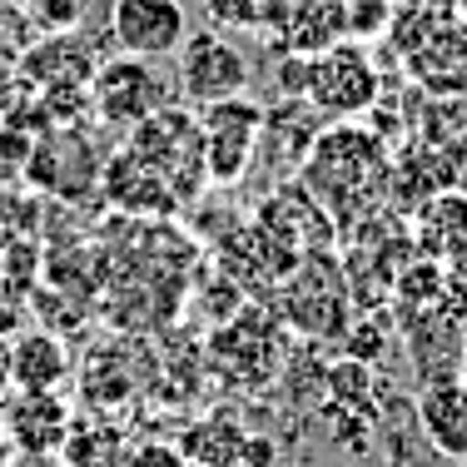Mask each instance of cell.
Here are the masks:
<instances>
[{
    "instance_id": "cell-1",
    "label": "cell",
    "mask_w": 467,
    "mask_h": 467,
    "mask_svg": "<svg viewBox=\"0 0 467 467\" xmlns=\"http://www.w3.org/2000/svg\"><path fill=\"white\" fill-rule=\"evenodd\" d=\"M298 184L308 189L333 229H363L383 219L393 199V150L378 130L353 125H324L298 164Z\"/></svg>"
},
{
    "instance_id": "cell-2",
    "label": "cell",
    "mask_w": 467,
    "mask_h": 467,
    "mask_svg": "<svg viewBox=\"0 0 467 467\" xmlns=\"http://www.w3.org/2000/svg\"><path fill=\"white\" fill-rule=\"evenodd\" d=\"M125 154L150 174V180H160L164 189H170L180 209L194 204L199 189L209 184L199 119H194V109H184V105H170V109H160V115H150L140 130H130Z\"/></svg>"
},
{
    "instance_id": "cell-3",
    "label": "cell",
    "mask_w": 467,
    "mask_h": 467,
    "mask_svg": "<svg viewBox=\"0 0 467 467\" xmlns=\"http://www.w3.org/2000/svg\"><path fill=\"white\" fill-rule=\"evenodd\" d=\"M378 90H383V80H378L373 55L358 40H338V46L304 60V90H298V99L324 125H353L358 115H368L378 105Z\"/></svg>"
},
{
    "instance_id": "cell-4",
    "label": "cell",
    "mask_w": 467,
    "mask_h": 467,
    "mask_svg": "<svg viewBox=\"0 0 467 467\" xmlns=\"http://www.w3.org/2000/svg\"><path fill=\"white\" fill-rule=\"evenodd\" d=\"M170 90L174 85L164 80V70L154 60H135V55H115V60L95 65L90 75V105L99 115L105 130H140L150 115L170 109Z\"/></svg>"
},
{
    "instance_id": "cell-5",
    "label": "cell",
    "mask_w": 467,
    "mask_h": 467,
    "mask_svg": "<svg viewBox=\"0 0 467 467\" xmlns=\"http://www.w3.org/2000/svg\"><path fill=\"white\" fill-rule=\"evenodd\" d=\"M249 55L234 46L219 30H194V36L174 55V90H180L184 109H204L219 99L249 95Z\"/></svg>"
},
{
    "instance_id": "cell-6",
    "label": "cell",
    "mask_w": 467,
    "mask_h": 467,
    "mask_svg": "<svg viewBox=\"0 0 467 467\" xmlns=\"http://www.w3.org/2000/svg\"><path fill=\"white\" fill-rule=\"evenodd\" d=\"M199 119V140H204V170L209 184H239L249 174L254 154L264 144V119L269 109L259 99L239 95V99H219V105L194 109Z\"/></svg>"
},
{
    "instance_id": "cell-7",
    "label": "cell",
    "mask_w": 467,
    "mask_h": 467,
    "mask_svg": "<svg viewBox=\"0 0 467 467\" xmlns=\"http://www.w3.org/2000/svg\"><path fill=\"white\" fill-rule=\"evenodd\" d=\"M109 40L135 60H170L189 40V10L180 0H109Z\"/></svg>"
},
{
    "instance_id": "cell-8",
    "label": "cell",
    "mask_w": 467,
    "mask_h": 467,
    "mask_svg": "<svg viewBox=\"0 0 467 467\" xmlns=\"http://www.w3.org/2000/svg\"><path fill=\"white\" fill-rule=\"evenodd\" d=\"M284 318L298 333L314 338H338L348 328V288H343L338 269L328 264V254H308L284 284Z\"/></svg>"
},
{
    "instance_id": "cell-9",
    "label": "cell",
    "mask_w": 467,
    "mask_h": 467,
    "mask_svg": "<svg viewBox=\"0 0 467 467\" xmlns=\"http://www.w3.org/2000/svg\"><path fill=\"white\" fill-rule=\"evenodd\" d=\"M259 30L279 46V55H318L348 40V5L343 0H269Z\"/></svg>"
},
{
    "instance_id": "cell-10",
    "label": "cell",
    "mask_w": 467,
    "mask_h": 467,
    "mask_svg": "<svg viewBox=\"0 0 467 467\" xmlns=\"http://www.w3.org/2000/svg\"><path fill=\"white\" fill-rule=\"evenodd\" d=\"M408 234H413L418 259L448 274L467 269V189H442L428 204H418L408 219Z\"/></svg>"
},
{
    "instance_id": "cell-11",
    "label": "cell",
    "mask_w": 467,
    "mask_h": 467,
    "mask_svg": "<svg viewBox=\"0 0 467 467\" xmlns=\"http://www.w3.org/2000/svg\"><path fill=\"white\" fill-rule=\"evenodd\" d=\"M408 75L418 80L422 95L432 99H467V16L448 20L428 46L408 55Z\"/></svg>"
},
{
    "instance_id": "cell-12",
    "label": "cell",
    "mask_w": 467,
    "mask_h": 467,
    "mask_svg": "<svg viewBox=\"0 0 467 467\" xmlns=\"http://www.w3.org/2000/svg\"><path fill=\"white\" fill-rule=\"evenodd\" d=\"M418 428L448 462H467V378H432L418 393Z\"/></svg>"
},
{
    "instance_id": "cell-13",
    "label": "cell",
    "mask_w": 467,
    "mask_h": 467,
    "mask_svg": "<svg viewBox=\"0 0 467 467\" xmlns=\"http://www.w3.org/2000/svg\"><path fill=\"white\" fill-rule=\"evenodd\" d=\"M5 428H10L16 452L46 458V452L65 448V438H70V408H65L55 393H20L16 403H10Z\"/></svg>"
},
{
    "instance_id": "cell-14",
    "label": "cell",
    "mask_w": 467,
    "mask_h": 467,
    "mask_svg": "<svg viewBox=\"0 0 467 467\" xmlns=\"http://www.w3.org/2000/svg\"><path fill=\"white\" fill-rule=\"evenodd\" d=\"M249 438L254 432L234 413H209V418H199V422L184 428L180 452L189 458V467H244V458H249Z\"/></svg>"
},
{
    "instance_id": "cell-15",
    "label": "cell",
    "mask_w": 467,
    "mask_h": 467,
    "mask_svg": "<svg viewBox=\"0 0 467 467\" xmlns=\"http://www.w3.org/2000/svg\"><path fill=\"white\" fill-rule=\"evenodd\" d=\"M70 378V353L55 333H26L10 348V388L20 393H55Z\"/></svg>"
},
{
    "instance_id": "cell-16",
    "label": "cell",
    "mask_w": 467,
    "mask_h": 467,
    "mask_svg": "<svg viewBox=\"0 0 467 467\" xmlns=\"http://www.w3.org/2000/svg\"><path fill=\"white\" fill-rule=\"evenodd\" d=\"M65 458H70V467H125L130 462V442H125V432L109 428V422H85V428L70 422Z\"/></svg>"
},
{
    "instance_id": "cell-17",
    "label": "cell",
    "mask_w": 467,
    "mask_h": 467,
    "mask_svg": "<svg viewBox=\"0 0 467 467\" xmlns=\"http://www.w3.org/2000/svg\"><path fill=\"white\" fill-rule=\"evenodd\" d=\"M199 10L219 36H229V30H259L269 0H199Z\"/></svg>"
},
{
    "instance_id": "cell-18",
    "label": "cell",
    "mask_w": 467,
    "mask_h": 467,
    "mask_svg": "<svg viewBox=\"0 0 467 467\" xmlns=\"http://www.w3.org/2000/svg\"><path fill=\"white\" fill-rule=\"evenodd\" d=\"M125 467H189V458L180 452V442L150 438V442H135V448H130V462Z\"/></svg>"
},
{
    "instance_id": "cell-19",
    "label": "cell",
    "mask_w": 467,
    "mask_h": 467,
    "mask_svg": "<svg viewBox=\"0 0 467 467\" xmlns=\"http://www.w3.org/2000/svg\"><path fill=\"white\" fill-rule=\"evenodd\" d=\"M274 462V442L269 438H249V458H244V467H269Z\"/></svg>"
},
{
    "instance_id": "cell-20",
    "label": "cell",
    "mask_w": 467,
    "mask_h": 467,
    "mask_svg": "<svg viewBox=\"0 0 467 467\" xmlns=\"http://www.w3.org/2000/svg\"><path fill=\"white\" fill-rule=\"evenodd\" d=\"M0 467H46V462H40V458H30V452H10V458L0 462Z\"/></svg>"
},
{
    "instance_id": "cell-21",
    "label": "cell",
    "mask_w": 467,
    "mask_h": 467,
    "mask_svg": "<svg viewBox=\"0 0 467 467\" xmlns=\"http://www.w3.org/2000/svg\"><path fill=\"white\" fill-rule=\"evenodd\" d=\"M458 378H467V333H462V358H458Z\"/></svg>"
},
{
    "instance_id": "cell-22",
    "label": "cell",
    "mask_w": 467,
    "mask_h": 467,
    "mask_svg": "<svg viewBox=\"0 0 467 467\" xmlns=\"http://www.w3.org/2000/svg\"><path fill=\"white\" fill-rule=\"evenodd\" d=\"M0 5H5V0H0Z\"/></svg>"
}]
</instances>
